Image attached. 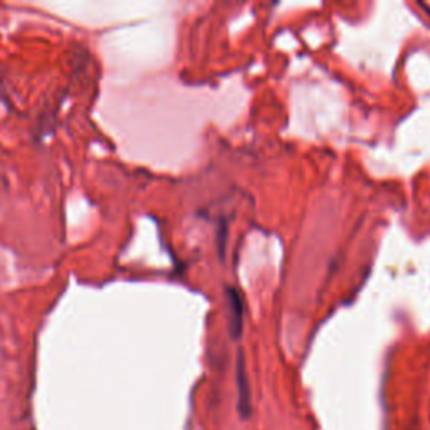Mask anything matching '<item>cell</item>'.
I'll return each mask as SVG.
<instances>
[{"instance_id": "1", "label": "cell", "mask_w": 430, "mask_h": 430, "mask_svg": "<svg viewBox=\"0 0 430 430\" xmlns=\"http://www.w3.org/2000/svg\"><path fill=\"white\" fill-rule=\"evenodd\" d=\"M236 385H237V412H239L242 418H249L252 412V394L251 383H249L246 360H244L242 352L239 353V358H237Z\"/></svg>"}, {"instance_id": "2", "label": "cell", "mask_w": 430, "mask_h": 430, "mask_svg": "<svg viewBox=\"0 0 430 430\" xmlns=\"http://www.w3.org/2000/svg\"><path fill=\"white\" fill-rule=\"evenodd\" d=\"M227 306H229V331L231 337L237 339L242 333V315H244V304L240 294L236 289H227Z\"/></svg>"}]
</instances>
